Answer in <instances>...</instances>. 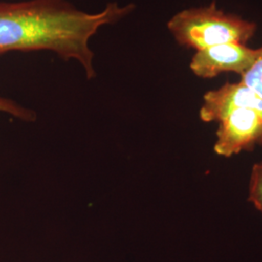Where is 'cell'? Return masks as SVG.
I'll return each instance as SVG.
<instances>
[{
	"label": "cell",
	"mask_w": 262,
	"mask_h": 262,
	"mask_svg": "<svg viewBox=\"0 0 262 262\" xmlns=\"http://www.w3.org/2000/svg\"><path fill=\"white\" fill-rule=\"evenodd\" d=\"M134 4L110 2L89 14L66 0H28L0 3V56L13 51H52L64 60L75 59L86 78L94 79V52L90 40L98 29L127 17Z\"/></svg>",
	"instance_id": "1"
},
{
	"label": "cell",
	"mask_w": 262,
	"mask_h": 262,
	"mask_svg": "<svg viewBox=\"0 0 262 262\" xmlns=\"http://www.w3.org/2000/svg\"><path fill=\"white\" fill-rule=\"evenodd\" d=\"M199 117L203 122L219 123L214 150L221 157L262 146L261 98L242 81L207 92Z\"/></svg>",
	"instance_id": "2"
},
{
	"label": "cell",
	"mask_w": 262,
	"mask_h": 262,
	"mask_svg": "<svg viewBox=\"0 0 262 262\" xmlns=\"http://www.w3.org/2000/svg\"><path fill=\"white\" fill-rule=\"evenodd\" d=\"M167 28L180 46L196 52L226 43L247 44L257 30L255 23L217 8L215 0L179 12Z\"/></svg>",
	"instance_id": "3"
},
{
	"label": "cell",
	"mask_w": 262,
	"mask_h": 262,
	"mask_svg": "<svg viewBox=\"0 0 262 262\" xmlns=\"http://www.w3.org/2000/svg\"><path fill=\"white\" fill-rule=\"evenodd\" d=\"M260 49L248 47L241 43H226L197 51L192 56L189 68L202 79L234 72L241 76L247 72L259 56Z\"/></svg>",
	"instance_id": "4"
},
{
	"label": "cell",
	"mask_w": 262,
	"mask_h": 262,
	"mask_svg": "<svg viewBox=\"0 0 262 262\" xmlns=\"http://www.w3.org/2000/svg\"><path fill=\"white\" fill-rule=\"evenodd\" d=\"M259 49V56L254 61L253 66L241 75L240 81L252 89L262 100V47Z\"/></svg>",
	"instance_id": "5"
},
{
	"label": "cell",
	"mask_w": 262,
	"mask_h": 262,
	"mask_svg": "<svg viewBox=\"0 0 262 262\" xmlns=\"http://www.w3.org/2000/svg\"><path fill=\"white\" fill-rule=\"evenodd\" d=\"M249 201L262 213V162L256 163L253 166L250 181Z\"/></svg>",
	"instance_id": "6"
},
{
	"label": "cell",
	"mask_w": 262,
	"mask_h": 262,
	"mask_svg": "<svg viewBox=\"0 0 262 262\" xmlns=\"http://www.w3.org/2000/svg\"><path fill=\"white\" fill-rule=\"evenodd\" d=\"M0 112L7 113L25 122H33L36 120V113L34 111L25 108L14 100L2 96H0Z\"/></svg>",
	"instance_id": "7"
}]
</instances>
